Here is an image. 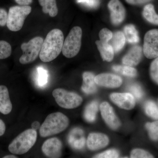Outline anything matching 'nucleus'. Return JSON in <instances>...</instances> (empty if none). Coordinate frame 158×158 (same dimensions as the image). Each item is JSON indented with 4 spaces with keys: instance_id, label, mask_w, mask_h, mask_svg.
<instances>
[{
    "instance_id": "obj_1",
    "label": "nucleus",
    "mask_w": 158,
    "mask_h": 158,
    "mask_svg": "<svg viewBox=\"0 0 158 158\" xmlns=\"http://www.w3.org/2000/svg\"><path fill=\"white\" fill-rule=\"evenodd\" d=\"M64 41L62 31L58 29L52 30L44 40L40 59L44 62H51L56 59L62 52Z\"/></svg>"
},
{
    "instance_id": "obj_2",
    "label": "nucleus",
    "mask_w": 158,
    "mask_h": 158,
    "mask_svg": "<svg viewBox=\"0 0 158 158\" xmlns=\"http://www.w3.org/2000/svg\"><path fill=\"white\" fill-rule=\"evenodd\" d=\"M69 123L68 117L63 113L60 112L51 113L40 126V135L43 138H46L59 134L67 128Z\"/></svg>"
},
{
    "instance_id": "obj_3",
    "label": "nucleus",
    "mask_w": 158,
    "mask_h": 158,
    "mask_svg": "<svg viewBox=\"0 0 158 158\" xmlns=\"http://www.w3.org/2000/svg\"><path fill=\"white\" fill-rule=\"evenodd\" d=\"M37 131L29 129L17 136L9 146V150L15 155H22L29 151L35 144Z\"/></svg>"
},
{
    "instance_id": "obj_4",
    "label": "nucleus",
    "mask_w": 158,
    "mask_h": 158,
    "mask_svg": "<svg viewBox=\"0 0 158 158\" xmlns=\"http://www.w3.org/2000/svg\"><path fill=\"white\" fill-rule=\"evenodd\" d=\"M31 11L32 8L29 6H14L10 8L6 23L8 28L13 32L21 30L26 18Z\"/></svg>"
},
{
    "instance_id": "obj_5",
    "label": "nucleus",
    "mask_w": 158,
    "mask_h": 158,
    "mask_svg": "<svg viewBox=\"0 0 158 158\" xmlns=\"http://www.w3.org/2000/svg\"><path fill=\"white\" fill-rule=\"evenodd\" d=\"M82 30L76 26L71 29L63 43L62 53L67 58H72L78 54L81 46Z\"/></svg>"
},
{
    "instance_id": "obj_6",
    "label": "nucleus",
    "mask_w": 158,
    "mask_h": 158,
    "mask_svg": "<svg viewBox=\"0 0 158 158\" xmlns=\"http://www.w3.org/2000/svg\"><path fill=\"white\" fill-rule=\"evenodd\" d=\"M44 40L42 37L38 36L32 38L28 42L23 43L21 48L23 54L20 57V63L27 64L34 62L39 56Z\"/></svg>"
},
{
    "instance_id": "obj_7",
    "label": "nucleus",
    "mask_w": 158,
    "mask_h": 158,
    "mask_svg": "<svg viewBox=\"0 0 158 158\" xmlns=\"http://www.w3.org/2000/svg\"><path fill=\"white\" fill-rule=\"evenodd\" d=\"M52 95L59 106L64 109L76 108L83 102V98L78 94L62 88L55 89L53 91Z\"/></svg>"
},
{
    "instance_id": "obj_8",
    "label": "nucleus",
    "mask_w": 158,
    "mask_h": 158,
    "mask_svg": "<svg viewBox=\"0 0 158 158\" xmlns=\"http://www.w3.org/2000/svg\"><path fill=\"white\" fill-rule=\"evenodd\" d=\"M143 52L148 59L158 56V29L150 30L145 34Z\"/></svg>"
},
{
    "instance_id": "obj_9",
    "label": "nucleus",
    "mask_w": 158,
    "mask_h": 158,
    "mask_svg": "<svg viewBox=\"0 0 158 158\" xmlns=\"http://www.w3.org/2000/svg\"><path fill=\"white\" fill-rule=\"evenodd\" d=\"M110 11V18L113 24L118 25L124 21L126 17V9L119 0H110L108 3Z\"/></svg>"
},
{
    "instance_id": "obj_10",
    "label": "nucleus",
    "mask_w": 158,
    "mask_h": 158,
    "mask_svg": "<svg viewBox=\"0 0 158 158\" xmlns=\"http://www.w3.org/2000/svg\"><path fill=\"white\" fill-rule=\"evenodd\" d=\"M62 144L58 138L48 139L43 144V152L49 158H59L62 155Z\"/></svg>"
},
{
    "instance_id": "obj_11",
    "label": "nucleus",
    "mask_w": 158,
    "mask_h": 158,
    "mask_svg": "<svg viewBox=\"0 0 158 158\" xmlns=\"http://www.w3.org/2000/svg\"><path fill=\"white\" fill-rule=\"evenodd\" d=\"M102 117L108 126L113 130L120 127V122L114 113L113 108L107 102L102 103L100 106Z\"/></svg>"
},
{
    "instance_id": "obj_12",
    "label": "nucleus",
    "mask_w": 158,
    "mask_h": 158,
    "mask_svg": "<svg viewBox=\"0 0 158 158\" xmlns=\"http://www.w3.org/2000/svg\"><path fill=\"white\" fill-rule=\"evenodd\" d=\"M96 85L108 88H116L122 84V79L120 77L114 74H100L95 77Z\"/></svg>"
},
{
    "instance_id": "obj_13",
    "label": "nucleus",
    "mask_w": 158,
    "mask_h": 158,
    "mask_svg": "<svg viewBox=\"0 0 158 158\" xmlns=\"http://www.w3.org/2000/svg\"><path fill=\"white\" fill-rule=\"evenodd\" d=\"M110 97L115 104L124 110H132L135 105V97L131 94L114 93Z\"/></svg>"
},
{
    "instance_id": "obj_14",
    "label": "nucleus",
    "mask_w": 158,
    "mask_h": 158,
    "mask_svg": "<svg viewBox=\"0 0 158 158\" xmlns=\"http://www.w3.org/2000/svg\"><path fill=\"white\" fill-rule=\"evenodd\" d=\"M87 146L91 150H97L107 146L109 139L107 136L102 133H90L87 139Z\"/></svg>"
},
{
    "instance_id": "obj_15",
    "label": "nucleus",
    "mask_w": 158,
    "mask_h": 158,
    "mask_svg": "<svg viewBox=\"0 0 158 158\" xmlns=\"http://www.w3.org/2000/svg\"><path fill=\"white\" fill-rule=\"evenodd\" d=\"M142 51L140 46H133L123 58L122 63L124 65L132 67L138 65L142 58Z\"/></svg>"
},
{
    "instance_id": "obj_16",
    "label": "nucleus",
    "mask_w": 158,
    "mask_h": 158,
    "mask_svg": "<svg viewBox=\"0 0 158 158\" xmlns=\"http://www.w3.org/2000/svg\"><path fill=\"white\" fill-rule=\"evenodd\" d=\"M68 141L73 148L78 150L82 149L85 144L84 132L79 128L73 130L69 134Z\"/></svg>"
},
{
    "instance_id": "obj_17",
    "label": "nucleus",
    "mask_w": 158,
    "mask_h": 158,
    "mask_svg": "<svg viewBox=\"0 0 158 158\" xmlns=\"http://www.w3.org/2000/svg\"><path fill=\"white\" fill-rule=\"evenodd\" d=\"M12 109L8 88L4 85H0V112L7 115L11 113Z\"/></svg>"
},
{
    "instance_id": "obj_18",
    "label": "nucleus",
    "mask_w": 158,
    "mask_h": 158,
    "mask_svg": "<svg viewBox=\"0 0 158 158\" xmlns=\"http://www.w3.org/2000/svg\"><path fill=\"white\" fill-rule=\"evenodd\" d=\"M97 48L104 61L111 62L114 58V52L113 47L109 42H103L100 40L95 42Z\"/></svg>"
},
{
    "instance_id": "obj_19",
    "label": "nucleus",
    "mask_w": 158,
    "mask_h": 158,
    "mask_svg": "<svg viewBox=\"0 0 158 158\" xmlns=\"http://www.w3.org/2000/svg\"><path fill=\"white\" fill-rule=\"evenodd\" d=\"M95 76L92 73L85 72L83 74V83L81 88L85 93L91 94L95 93L97 90Z\"/></svg>"
},
{
    "instance_id": "obj_20",
    "label": "nucleus",
    "mask_w": 158,
    "mask_h": 158,
    "mask_svg": "<svg viewBox=\"0 0 158 158\" xmlns=\"http://www.w3.org/2000/svg\"><path fill=\"white\" fill-rule=\"evenodd\" d=\"M40 5L42 7V11L45 14H49L52 17L56 16L58 13L56 0H38Z\"/></svg>"
},
{
    "instance_id": "obj_21",
    "label": "nucleus",
    "mask_w": 158,
    "mask_h": 158,
    "mask_svg": "<svg viewBox=\"0 0 158 158\" xmlns=\"http://www.w3.org/2000/svg\"><path fill=\"white\" fill-rule=\"evenodd\" d=\"M126 39L124 34L121 31H117L113 34L110 41V44L113 47L114 52L117 53L121 50L125 44Z\"/></svg>"
},
{
    "instance_id": "obj_22",
    "label": "nucleus",
    "mask_w": 158,
    "mask_h": 158,
    "mask_svg": "<svg viewBox=\"0 0 158 158\" xmlns=\"http://www.w3.org/2000/svg\"><path fill=\"white\" fill-rule=\"evenodd\" d=\"M142 14L148 22L152 24L158 25V15L156 13L154 6L152 4H148L144 6Z\"/></svg>"
},
{
    "instance_id": "obj_23",
    "label": "nucleus",
    "mask_w": 158,
    "mask_h": 158,
    "mask_svg": "<svg viewBox=\"0 0 158 158\" xmlns=\"http://www.w3.org/2000/svg\"><path fill=\"white\" fill-rule=\"evenodd\" d=\"M124 31L126 39L129 43L136 44L139 42L138 32L134 25H127L124 27Z\"/></svg>"
},
{
    "instance_id": "obj_24",
    "label": "nucleus",
    "mask_w": 158,
    "mask_h": 158,
    "mask_svg": "<svg viewBox=\"0 0 158 158\" xmlns=\"http://www.w3.org/2000/svg\"><path fill=\"white\" fill-rule=\"evenodd\" d=\"M98 110V104L96 101H93L87 106L84 113L85 119L89 122H93L96 118Z\"/></svg>"
},
{
    "instance_id": "obj_25",
    "label": "nucleus",
    "mask_w": 158,
    "mask_h": 158,
    "mask_svg": "<svg viewBox=\"0 0 158 158\" xmlns=\"http://www.w3.org/2000/svg\"><path fill=\"white\" fill-rule=\"evenodd\" d=\"M113 70L125 76L134 77L137 74V71L132 66L128 65H114L112 67Z\"/></svg>"
},
{
    "instance_id": "obj_26",
    "label": "nucleus",
    "mask_w": 158,
    "mask_h": 158,
    "mask_svg": "<svg viewBox=\"0 0 158 158\" xmlns=\"http://www.w3.org/2000/svg\"><path fill=\"white\" fill-rule=\"evenodd\" d=\"M12 48L10 44L5 40H0V59L9 58L11 54Z\"/></svg>"
},
{
    "instance_id": "obj_27",
    "label": "nucleus",
    "mask_w": 158,
    "mask_h": 158,
    "mask_svg": "<svg viewBox=\"0 0 158 158\" xmlns=\"http://www.w3.org/2000/svg\"><path fill=\"white\" fill-rule=\"evenodd\" d=\"M145 111L150 117L158 119V107L155 103L152 101L147 102L145 105Z\"/></svg>"
},
{
    "instance_id": "obj_28",
    "label": "nucleus",
    "mask_w": 158,
    "mask_h": 158,
    "mask_svg": "<svg viewBox=\"0 0 158 158\" xmlns=\"http://www.w3.org/2000/svg\"><path fill=\"white\" fill-rule=\"evenodd\" d=\"M148 131L150 138L154 141L158 140V121L148 123L145 125Z\"/></svg>"
},
{
    "instance_id": "obj_29",
    "label": "nucleus",
    "mask_w": 158,
    "mask_h": 158,
    "mask_svg": "<svg viewBox=\"0 0 158 158\" xmlns=\"http://www.w3.org/2000/svg\"><path fill=\"white\" fill-rule=\"evenodd\" d=\"M150 74L153 81L158 85V56L151 64Z\"/></svg>"
},
{
    "instance_id": "obj_30",
    "label": "nucleus",
    "mask_w": 158,
    "mask_h": 158,
    "mask_svg": "<svg viewBox=\"0 0 158 158\" xmlns=\"http://www.w3.org/2000/svg\"><path fill=\"white\" fill-rule=\"evenodd\" d=\"M48 75L47 72L42 68H38L37 83L40 86H44L47 83Z\"/></svg>"
},
{
    "instance_id": "obj_31",
    "label": "nucleus",
    "mask_w": 158,
    "mask_h": 158,
    "mask_svg": "<svg viewBox=\"0 0 158 158\" xmlns=\"http://www.w3.org/2000/svg\"><path fill=\"white\" fill-rule=\"evenodd\" d=\"M131 157L132 158H154L150 153L144 150L135 149L132 151Z\"/></svg>"
},
{
    "instance_id": "obj_32",
    "label": "nucleus",
    "mask_w": 158,
    "mask_h": 158,
    "mask_svg": "<svg viewBox=\"0 0 158 158\" xmlns=\"http://www.w3.org/2000/svg\"><path fill=\"white\" fill-rule=\"evenodd\" d=\"M98 35L101 41L109 42L113 37V34L109 29L105 28L100 31Z\"/></svg>"
},
{
    "instance_id": "obj_33",
    "label": "nucleus",
    "mask_w": 158,
    "mask_h": 158,
    "mask_svg": "<svg viewBox=\"0 0 158 158\" xmlns=\"http://www.w3.org/2000/svg\"><path fill=\"white\" fill-rule=\"evenodd\" d=\"M129 90L132 93L134 97L137 99H140L143 96V92L141 87L136 84L130 86Z\"/></svg>"
},
{
    "instance_id": "obj_34",
    "label": "nucleus",
    "mask_w": 158,
    "mask_h": 158,
    "mask_svg": "<svg viewBox=\"0 0 158 158\" xmlns=\"http://www.w3.org/2000/svg\"><path fill=\"white\" fill-rule=\"evenodd\" d=\"M119 154L117 151L115 149H110L104 152L97 155L94 158H118Z\"/></svg>"
},
{
    "instance_id": "obj_35",
    "label": "nucleus",
    "mask_w": 158,
    "mask_h": 158,
    "mask_svg": "<svg viewBox=\"0 0 158 158\" xmlns=\"http://www.w3.org/2000/svg\"><path fill=\"white\" fill-rule=\"evenodd\" d=\"M8 13L5 9L0 8V26L5 27L7 23Z\"/></svg>"
},
{
    "instance_id": "obj_36",
    "label": "nucleus",
    "mask_w": 158,
    "mask_h": 158,
    "mask_svg": "<svg viewBox=\"0 0 158 158\" xmlns=\"http://www.w3.org/2000/svg\"><path fill=\"white\" fill-rule=\"evenodd\" d=\"M152 1V0H125L126 2L128 4L133 5V6L143 5V4Z\"/></svg>"
},
{
    "instance_id": "obj_37",
    "label": "nucleus",
    "mask_w": 158,
    "mask_h": 158,
    "mask_svg": "<svg viewBox=\"0 0 158 158\" xmlns=\"http://www.w3.org/2000/svg\"><path fill=\"white\" fill-rule=\"evenodd\" d=\"M19 6H29L33 2V0H15Z\"/></svg>"
},
{
    "instance_id": "obj_38",
    "label": "nucleus",
    "mask_w": 158,
    "mask_h": 158,
    "mask_svg": "<svg viewBox=\"0 0 158 158\" xmlns=\"http://www.w3.org/2000/svg\"><path fill=\"white\" fill-rule=\"evenodd\" d=\"M6 127L5 123L0 118V136H2L6 131Z\"/></svg>"
},
{
    "instance_id": "obj_39",
    "label": "nucleus",
    "mask_w": 158,
    "mask_h": 158,
    "mask_svg": "<svg viewBox=\"0 0 158 158\" xmlns=\"http://www.w3.org/2000/svg\"><path fill=\"white\" fill-rule=\"evenodd\" d=\"M40 123L38 121H34L32 123V125H31L32 129L35 130V131H37L38 129H40Z\"/></svg>"
},
{
    "instance_id": "obj_40",
    "label": "nucleus",
    "mask_w": 158,
    "mask_h": 158,
    "mask_svg": "<svg viewBox=\"0 0 158 158\" xmlns=\"http://www.w3.org/2000/svg\"><path fill=\"white\" fill-rule=\"evenodd\" d=\"M18 158L16 156L14 155H9L4 156L3 158Z\"/></svg>"
}]
</instances>
